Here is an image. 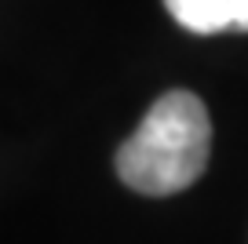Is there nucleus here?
<instances>
[{
	"mask_svg": "<svg viewBox=\"0 0 248 244\" xmlns=\"http://www.w3.org/2000/svg\"><path fill=\"white\" fill-rule=\"evenodd\" d=\"M164 8L190 33H248V0H164Z\"/></svg>",
	"mask_w": 248,
	"mask_h": 244,
	"instance_id": "obj_2",
	"label": "nucleus"
},
{
	"mask_svg": "<svg viewBox=\"0 0 248 244\" xmlns=\"http://www.w3.org/2000/svg\"><path fill=\"white\" fill-rule=\"evenodd\" d=\"M212 121L194 92H168L150 106L139 131L117 150V175L146 197H171L208 168Z\"/></svg>",
	"mask_w": 248,
	"mask_h": 244,
	"instance_id": "obj_1",
	"label": "nucleus"
}]
</instances>
